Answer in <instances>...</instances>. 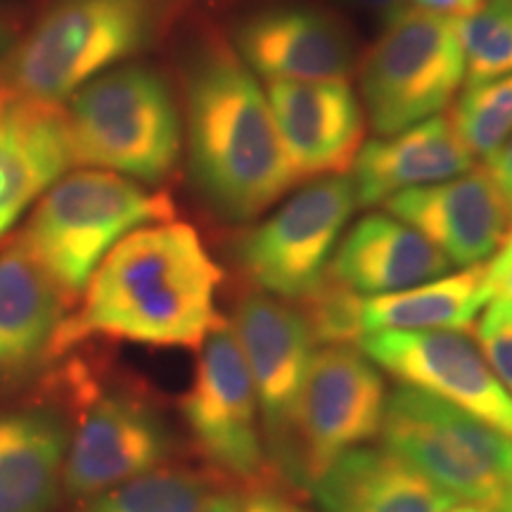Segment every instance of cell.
<instances>
[{
  "label": "cell",
  "instance_id": "cell-1",
  "mask_svg": "<svg viewBox=\"0 0 512 512\" xmlns=\"http://www.w3.org/2000/svg\"><path fill=\"white\" fill-rule=\"evenodd\" d=\"M221 266L195 228L159 221L133 230L102 259L79 306L57 325L53 356L88 339L157 349H200L219 325Z\"/></svg>",
  "mask_w": 512,
  "mask_h": 512
},
{
  "label": "cell",
  "instance_id": "cell-2",
  "mask_svg": "<svg viewBox=\"0 0 512 512\" xmlns=\"http://www.w3.org/2000/svg\"><path fill=\"white\" fill-rule=\"evenodd\" d=\"M183 95L190 178L216 216L254 221L299 183L266 93L226 38L197 43Z\"/></svg>",
  "mask_w": 512,
  "mask_h": 512
},
{
  "label": "cell",
  "instance_id": "cell-3",
  "mask_svg": "<svg viewBox=\"0 0 512 512\" xmlns=\"http://www.w3.org/2000/svg\"><path fill=\"white\" fill-rule=\"evenodd\" d=\"M185 0H53L5 60L0 86L62 102L83 83L157 46Z\"/></svg>",
  "mask_w": 512,
  "mask_h": 512
},
{
  "label": "cell",
  "instance_id": "cell-4",
  "mask_svg": "<svg viewBox=\"0 0 512 512\" xmlns=\"http://www.w3.org/2000/svg\"><path fill=\"white\" fill-rule=\"evenodd\" d=\"M174 214L166 192L112 171H76L43 192L12 245L41 266L69 306L126 235Z\"/></svg>",
  "mask_w": 512,
  "mask_h": 512
},
{
  "label": "cell",
  "instance_id": "cell-5",
  "mask_svg": "<svg viewBox=\"0 0 512 512\" xmlns=\"http://www.w3.org/2000/svg\"><path fill=\"white\" fill-rule=\"evenodd\" d=\"M72 162L162 183L176 169L183 124L169 81L145 64L107 69L62 107Z\"/></svg>",
  "mask_w": 512,
  "mask_h": 512
},
{
  "label": "cell",
  "instance_id": "cell-6",
  "mask_svg": "<svg viewBox=\"0 0 512 512\" xmlns=\"http://www.w3.org/2000/svg\"><path fill=\"white\" fill-rule=\"evenodd\" d=\"M384 446L453 501L512 510V439L444 399L399 384L387 394Z\"/></svg>",
  "mask_w": 512,
  "mask_h": 512
},
{
  "label": "cell",
  "instance_id": "cell-7",
  "mask_svg": "<svg viewBox=\"0 0 512 512\" xmlns=\"http://www.w3.org/2000/svg\"><path fill=\"white\" fill-rule=\"evenodd\" d=\"M465 81L456 19L406 8L384 24L361 64V102L380 136H394L451 105Z\"/></svg>",
  "mask_w": 512,
  "mask_h": 512
},
{
  "label": "cell",
  "instance_id": "cell-8",
  "mask_svg": "<svg viewBox=\"0 0 512 512\" xmlns=\"http://www.w3.org/2000/svg\"><path fill=\"white\" fill-rule=\"evenodd\" d=\"M354 209L351 176L309 181L235 240V266L259 292L302 302L328 275Z\"/></svg>",
  "mask_w": 512,
  "mask_h": 512
},
{
  "label": "cell",
  "instance_id": "cell-9",
  "mask_svg": "<svg viewBox=\"0 0 512 512\" xmlns=\"http://www.w3.org/2000/svg\"><path fill=\"white\" fill-rule=\"evenodd\" d=\"M384 406V377L361 349H316L294 420L292 482L311 486L339 456L373 441Z\"/></svg>",
  "mask_w": 512,
  "mask_h": 512
},
{
  "label": "cell",
  "instance_id": "cell-10",
  "mask_svg": "<svg viewBox=\"0 0 512 512\" xmlns=\"http://www.w3.org/2000/svg\"><path fill=\"white\" fill-rule=\"evenodd\" d=\"M181 411L197 451L216 470L247 486L264 479L259 401L238 339L223 320L202 342Z\"/></svg>",
  "mask_w": 512,
  "mask_h": 512
},
{
  "label": "cell",
  "instance_id": "cell-11",
  "mask_svg": "<svg viewBox=\"0 0 512 512\" xmlns=\"http://www.w3.org/2000/svg\"><path fill=\"white\" fill-rule=\"evenodd\" d=\"M230 330L252 377L264 444L275 465L290 477L294 420L316 354V339L297 306L259 290L238 299Z\"/></svg>",
  "mask_w": 512,
  "mask_h": 512
},
{
  "label": "cell",
  "instance_id": "cell-12",
  "mask_svg": "<svg viewBox=\"0 0 512 512\" xmlns=\"http://www.w3.org/2000/svg\"><path fill=\"white\" fill-rule=\"evenodd\" d=\"M401 384L444 399L512 439V396L460 330H382L356 344Z\"/></svg>",
  "mask_w": 512,
  "mask_h": 512
},
{
  "label": "cell",
  "instance_id": "cell-13",
  "mask_svg": "<svg viewBox=\"0 0 512 512\" xmlns=\"http://www.w3.org/2000/svg\"><path fill=\"white\" fill-rule=\"evenodd\" d=\"M174 439L152 403L128 392L95 399L69 439L62 489L72 498L102 491L164 467Z\"/></svg>",
  "mask_w": 512,
  "mask_h": 512
},
{
  "label": "cell",
  "instance_id": "cell-14",
  "mask_svg": "<svg viewBox=\"0 0 512 512\" xmlns=\"http://www.w3.org/2000/svg\"><path fill=\"white\" fill-rule=\"evenodd\" d=\"M384 207L425 235L451 266L486 264L512 230V209L486 166L389 197Z\"/></svg>",
  "mask_w": 512,
  "mask_h": 512
},
{
  "label": "cell",
  "instance_id": "cell-15",
  "mask_svg": "<svg viewBox=\"0 0 512 512\" xmlns=\"http://www.w3.org/2000/svg\"><path fill=\"white\" fill-rule=\"evenodd\" d=\"M266 98L299 183L344 176L354 166L366 114L347 81H268Z\"/></svg>",
  "mask_w": 512,
  "mask_h": 512
},
{
  "label": "cell",
  "instance_id": "cell-16",
  "mask_svg": "<svg viewBox=\"0 0 512 512\" xmlns=\"http://www.w3.org/2000/svg\"><path fill=\"white\" fill-rule=\"evenodd\" d=\"M230 46L254 76L266 81L344 79L356 64L347 24L311 5L256 10L235 24Z\"/></svg>",
  "mask_w": 512,
  "mask_h": 512
},
{
  "label": "cell",
  "instance_id": "cell-17",
  "mask_svg": "<svg viewBox=\"0 0 512 512\" xmlns=\"http://www.w3.org/2000/svg\"><path fill=\"white\" fill-rule=\"evenodd\" d=\"M72 164L60 102L0 86V238Z\"/></svg>",
  "mask_w": 512,
  "mask_h": 512
},
{
  "label": "cell",
  "instance_id": "cell-18",
  "mask_svg": "<svg viewBox=\"0 0 512 512\" xmlns=\"http://www.w3.org/2000/svg\"><path fill=\"white\" fill-rule=\"evenodd\" d=\"M472 166L475 155L460 140L451 117L437 114L361 145L351 166L356 207H377L399 192L448 181Z\"/></svg>",
  "mask_w": 512,
  "mask_h": 512
},
{
  "label": "cell",
  "instance_id": "cell-19",
  "mask_svg": "<svg viewBox=\"0 0 512 512\" xmlns=\"http://www.w3.org/2000/svg\"><path fill=\"white\" fill-rule=\"evenodd\" d=\"M451 261L406 221L368 214L354 223L328 264V278L363 297L408 290L451 273Z\"/></svg>",
  "mask_w": 512,
  "mask_h": 512
},
{
  "label": "cell",
  "instance_id": "cell-20",
  "mask_svg": "<svg viewBox=\"0 0 512 512\" xmlns=\"http://www.w3.org/2000/svg\"><path fill=\"white\" fill-rule=\"evenodd\" d=\"M311 489L320 512H444L456 503L387 446L344 453Z\"/></svg>",
  "mask_w": 512,
  "mask_h": 512
},
{
  "label": "cell",
  "instance_id": "cell-21",
  "mask_svg": "<svg viewBox=\"0 0 512 512\" xmlns=\"http://www.w3.org/2000/svg\"><path fill=\"white\" fill-rule=\"evenodd\" d=\"M69 432L50 408L0 411V512H53Z\"/></svg>",
  "mask_w": 512,
  "mask_h": 512
},
{
  "label": "cell",
  "instance_id": "cell-22",
  "mask_svg": "<svg viewBox=\"0 0 512 512\" xmlns=\"http://www.w3.org/2000/svg\"><path fill=\"white\" fill-rule=\"evenodd\" d=\"M491 302L484 264L470 266L408 290L361 297L363 337L382 330L467 332Z\"/></svg>",
  "mask_w": 512,
  "mask_h": 512
},
{
  "label": "cell",
  "instance_id": "cell-23",
  "mask_svg": "<svg viewBox=\"0 0 512 512\" xmlns=\"http://www.w3.org/2000/svg\"><path fill=\"white\" fill-rule=\"evenodd\" d=\"M64 309L53 280L10 242L0 254V370L24 366L48 349Z\"/></svg>",
  "mask_w": 512,
  "mask_h": 512
},
{
  "label": "cell",
  "instance_id": "cell-24",
  "mask_svg": "<svg viewBox=\"0 0 512 512\" xmlns=\"http://www.w3.org/2000/svg\"><path fill=\"white\" fill-rule=\"evenodd\" d=\"M207 482L183 467H159L88 498L81 512H200Z\"/></svg>",
  "mask_w": 512,
  "mask_h": 512
},
{
  "label": "cell",
  "instance_id": "cell-25",
  "mask_svg": "<svg viewBox=\"0 0 512 512\" xmlns=\"http://www.w3.org/2000/svg\"><path fill=\"white\" fill-rule=\"evenodd\" d=\"M467 150L484 162L512 133V74L484 83H470L451 114Z\"/></svg>",
  "mask_w": 512,
  "mask_h": 512
},
{
  "label": "cell",
  "instance_id": "cell-26",
  "mask_svg": "<svg viewBox=\"0 0 512 512\" xmlns=\"http://www.w3.org/2000/svg\"><path fill=\"white\" fill-rule=\"evenodd\" d=\"M456 34L467 86L512 74V0H484L475 15L456 19Z\"/></svg>",
  "mask_w": 512,
  "mask_h": 512
},
{
  "label": "cell",
  "instance_id": "cell-27",
  "mask_svg": "<svg viewBox=\"0 0 512 512\" xmlns=\"http://www.w3.org/2000/svg\"><path fill=\"white\" fill-rule=\"evenodd\" d=\"M361 297L349 287L335 283L325 275V280L297 304L304 313L306 323L316 344L325 347H354L361 342Z\"/></svg>",
  "mask_w": 512,
  "mask_h": 512
},
{
  "label": "cell",
  "instance_id": "cell-28",
  "mask_svg": "<svg viewBox=\"0 0 512 512\" xmlns=\"http://www.w3.org/2000/svg\"><path fill=\"white\" fill-rule=\"evenodd\" d=\"M479 349L512 396V318L501 302H491L475 325Z\"/></svg>",
  "mask_w": 512,
  "mask_h": 512
},
{
  "label": "cell",
  "instance_id": "cell-29",
  "mask_svg": "<svg viewBox=\"0 0 512 512\" xmlns=\"http://www.w3.org/2000/svg\"><path fill=\"white\" fill-rule=\"evenodd\" d=\"M240 503L242 512H309V508H304L297 498L275 489L266 479L249 484L245 494L240 496Z\"/></svg>",
  "mask_w": 512,
  "mask_h": 512
},
{
  "label": "cell",
  "instance_id": "cell-30",
  "mask_svg": "<svg viewBox=\"0 0 512 512\" xmlns=\"http://www.w3.org/2000/svg\"><path fill=\"white\" fill-rule=\"evenodd\" d=\"M484 273L491 297L512 304V230L503 245L496 249V254L484 264Z\"/></svg>",
  "mask_w": 512,
  "mask_h": 512
},
{
  "label": "cell",
  "instance_id": "cell-31",
  "mask_svg": "<svg viewBox=\"0 0 512 512\" xmlns=\"http://www.w3.org/2000/svg\"><path fill=\"white\" fill-rule=\"evenodd\" d=\"M482 5L484 0H406V8L430 12V15L448 19H463L475 15Z\"/></svg>",
  "mask_w": 512,
  "mask_h": 512
},
{
  "label": "cell",
  "instance_id": "cell-32",
  "mask_svg": "<svg viewBox=\"0 0 512 512\" xmlns=\"http://www.w3.org/2000/svg\"><path fill=\"white\" fill-rule=\"evenodd\" d=\"M486 171H489L491 178H494L498 188H501L503 197L508 200L512 209V133L505 143L498 147V150L484 162Z\"/></svg>",
  "mask_w": 512,
  "mask_h": 512
},
{
  "label": "cell",
  "instance_id": "cell-33",
  "mask_svg": "<svg viewBox=\"0 0 512 512\" xmlns=\"http://www.w3.org/2000/svg\"><path fill=\"white\" fill-rule=\"evenodd\" d=\"M339 3L351 5L356 10L373 12V15L384 19V24L406 10V0H339Z\"/></svg>",
  "mask_w": 512,
  "mask_h": 512
},
{
  "label": "cell",
  "instance_id": "cell-34",
  "mask_svg": "<svg viewBox=\"0 0 512 512\" xmlns=\"http://www.w3.org/2000/svg\"><path fill=\"white\" fill-rule=\"evenodd\" d=\"M200 512H242L240 494L233 491H216V494H207Z\"/></svg>",
  "mask_w": 512,
  "mask_h": 512
},
{
  "label": "cell",
  "instance_id": "cell-35",
  "mask_svg": "<svg viewBox=\"0 0 512 512\" xmlns=\"http://www.w3.org/2000/svg\"><path fill=\"white\" fill-rule=\"evenodd\" d=\"M444 512H491V510H486V508H479V505H470V503H453L451 508H446Z\"/></svg>",
  "mask_w": 512,
  "mask_h": 512
},
{
  "label": "cell",
  "instance_id": "cell-36",
  "mask_svg": "<svg viewBox=\"0 0 512 512\" xmlns=\"http://www.w3.org/2000/svg\"><path fill=\"white\" fill-rule=\"evenodd\" d=\"M496 302H498V299H496ZM503 306H505V311H508V316L512 318V304H505V302H501Z\"/></svg>",
  "mask_w": 512,
  "mask_h": 512
}]
</instances>
